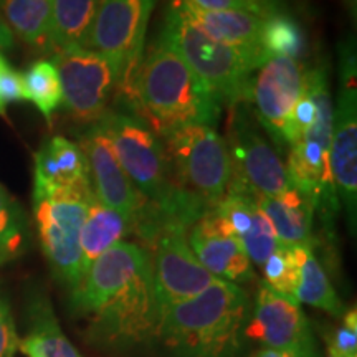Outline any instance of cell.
<instances>
[{
  "label": "cell",
  "mask_w": 357,
  "mask_h": 357,
  "mask_svg": "<svg viewBox=\"0 0 357 357\" xmlns=\"http://www.w3.org/2000/svg\"><path fill=\"white\" fill-rule=\"evenodd\" d=\"M71 301L102 341L139 342L155 336L160 316L151 253L131 242L116 243L88 268Z\"/></svg>",
  "instance_id": "1"
},
{
  "label": "cell",
  "mask_w": 357,
  "mask_h": 357,
  "mask_svg": "<svg viewBox=\"0 0 357 357\" xmlns=\"http://www.w3.org/2000/svg\"><path fill=\"white\" fill-rule=\"evenodd\" d=\"M124 95L159 137L190 124L215 128L220 119L222 102L160 38L142 53Z\"/></svg>",
  "instance_id": "2"
},
{
  "label": "cell",
  "mask_w": 357,
  "mask_h": 357,
  "mask_svg": "<svg viewBox=\"0 0 357 357\" xmlns=\"http://www.w3.org/2000/svg\"><path fill=\"white\" fill-rule=\"evenodd\" d=\"M113 146L129 181L153 204L160 218L190 227L208 207L176 184L164 142L137 116L106 111L96 121Z\"/></svg>",
  "instance_id": "3"
},
{
  "label": "cell",
  "mask_w": 357,
  "mask_h": 357,
  "mask_svg": "<svg viewBox=\"0 0 357 357\" xmlns=\"http://www.w3.org/2000/svg\"><path fill=\"white\" fill-rule=\"evenodd\" d=\"M238 284L217 278L204 291L160 314L158 333L167 347L187 357H227L236 351L248 312Z\"/></svg>",
  "instance_id": "4"
},
{
  "label": "cell",
  "mask_w": 357,
  "mask_h": 357,
  "mask_svg": "<svg viewBox=\"0 0 357 357\" xmlns=\"http://www.w3.org/2000/svg\"><path fill=\"white\" fill-rule=\"evenodd\" d=\"M159 38L182 56L218 101L230 106L248 101L250 79L258 68L255 61L207 37L172 6Z\"/></svg>",
  "instance_id": "5"
},
{
  "label": "cell",
  "mask_w": 357,
  "mask_h": 357,
  "mask_svg": "<svg viewBox=\"0 0 357 357\" xmlns=\"http://www.w3.org/2000/svg\"><path fill=\"white\" fill-rule=\"evenodd\" d=\"M164 139L176 184L212 208L229 190L231 162L227 142L212 126L190 124Z\"/></svg>",
  "instance_id": "6"
},
{
  "label": "cell",
  "mask_w": 357,
  "mask_h": 357,
  "mask_svg": "<svg viewBox=\"0 0 357 357\" xmlns=\"http://www.w3.org/2000/svg\"><path fill=\"white\" fill-rule=\"evenodd\" d=\"M93 195V187L33 192V213L43 253L71 291L83 280L79 235Z\"/></svg>",
  "instance_id": "7"
},
{
  "label": "cell",
  "mask_w": 357,
  "mask_h": 357,
  "mask_svg": "<svg viewBox=\"0 0 357 357\" xmlns=\"http://www.w3.org/2000/svg\"><path fill=\"white\" fill-rule=\"evenodd\" d=\"M306 78L318 105V116L314 124L289 147L288 176L291 184L314 202L316 208L319 204L336 208V205L339 207V199L334 190L329 167L334 108L328 75L324 68L318 66L306 70Z\"/></svg>",
  "instance_id": "8"
},
{
  "label": "cell",
  "mask_w": 357,
  "mask_h": 357,
  "mask_svg": "<svg viewBox=\"0 0 357 357\" xmlns=\"http://www.w3.org/2000/svg\"><path fill=\"white\" fill-rule=\"evenodd\" d=\"M231 181L257 197H271L291 189L288 169L270 136L258 123L248 101L231 106L227 128Z\"/></svg>",
  "instance_id": "9"
},
{
  "label": "cell",
  "mask_w": 357,
  "mask_h": 357,
  "mask_svg": "<svg viewBox=\"0 0 357 357\" xmlns=\"http://www.w3.org/2000/svg\"><path fill=\"white\" fill-rule=\"evenodd\" d=\"M155 0H101L84 48L101 53L116 66L126 91L142 53Z\"/></svg>",
  "instance_id": "10"
},
{
  "label": "cell",
  "mask_w": 357,
  "mask_h": 357,
  "mask_svg": "<svg viewBox=\"0 0 357 357\" xmlns=\"http://www.w3.org/2000/svg\"><path fill=\"white\" fill-rule=\"evenodd\" d=\"M187 229L181 222L160 220L147 242L154 248L151 261L159 316L176 303L204 291L217 280L192 252Z\"/></svg>",
  "instance_id": "11"
},
{
  "label": "cell",
  "mask_w": 357,
  "mask_h": 357,
  "mask_svg": "<svg viewBox=\"0 0 357 357\" xmlns=\"http://www.w3.org/2000/svg\"><path fill=\"white\" fill-rule=\"evenodd\" d=\"M63 93V105L75 119L96 123L108 111L109 98L121 84L118 70L101 53L78 47L53 56Z\"/></svg>",
  "instance_id": "12"
},
{
  "label": "cell",
  "mask_w": 357,
  "mask_h": 357,
  "mask_svg": "<svg viewBox=\"0 0 357 357\" xmlns=\"http://www.w3.org/2000/svg\"><path fill=\"white\" fill-rule=\"evenodd\" d=\"M305 77L306 70L294 58L268 56L250 79V106L278 147L288 146L289 118L305 89Z\"/></svg>",
  "instance_id": "13"
},
{
  "label": "cell",
  "mask_w": 357,
  "mask_h": 357,
  "mask_svg": "<svg viewBox=\"0 0 357 357\" xmlns=\"http://www.w3.org/2000/svg\"><path fill=\"white\" fill-rule=\"evenodd\" d=\"M333 185L337 199L354 217L357 205V84L354 47L342 48L341 89L333 118L331 154Z\"/></svg>",
  "instance_id": "14"
},
{
  "label": "cell",
  "mask_w": 357,
  "mask_h": 357,
  "mask_svg": "<svg viewBox=\"0 0 357 357\" xmlns=\"http://www.w3.org/2000/svg\"><path fill=\"white\" fill-rule=\"evenodd\" d=\"M79 146L86 155L95 197L106 207L126 217L131 222L132 231H136L153 215L154 205L147 202L129 181L100 124L95 123L89 128Z\"/></svg>",
  "instance_id": "15"
},
{
  "label": "cell",
  "mask_w": 357,
  "mask_h": 357,
  "mask_svg": "<svg viewBox=\"0 0 357 357\" xmlns=\"http://www.w3.org/2000/svg\"><path fill=\"white\" fill-rule=\"evenodd\" d=\"M245 336L260 341L265 349L287 352L293 357H312L310 324L300 303L261 283L255 310L245 328Z\"/></svg>",
  "instance_id": "16"
},
{
  "label": "cell",
  "mask_w": 357,
  "mask_h": 357,
  "mask_svg": "<svg viewBox=\"0 0 357 357\" xmlns=\"http://www.w3.org/2000/svg\"><path fill=\"white\" fill-rule=\"evenodd\" d=\"M187 240L197 257L215 278L230 283H248L255 278L253 265L242 242L223 225L213 208L205 211L187 229Z\"/></svg>",
  "instance_id": "17"
},
{
  "label": "cell",
  "mask_w": 357,
  "mask_h": 357,
  "mask_svg": "<svg viewBox=\"0 0 357 357\" xmlns=\"http://www.w3.org/2000/svg\"><path fill=\"white\" fill-rule=\"evenodd\" d=\"M171 6L207 37L240 52L258 66L268 58L261 45L265 15L247 10H202L182 0H172Z\"/></svg>",
  "instance_id": "18"
},
{
  "label": "cell",
  "mask_w": 357,
  "mask_h": 357,
  "mask_svg": "<svg viewBox=\"0 0 357 357\" xmlns=\"http://www.w3.org/2000/svg\"><path fill=\"white\" fill-rule=\"evenodd\" d=\"M33 192L89 189L88 160L82 146L63 136L43 141L33 158Z\"/></svg>",
  "instance_id": "19"
},
{
  "label": "cell",
  "mask_w": 357,
  "mask_h": 357,
  "mask_svg": "<svg viewBox=\"0 0 357 357\" xmlns=\"http://www.w3.org/2000/svg\"><path fill=\"white\" fill-rule=\"evenodd\" d=\"M257 204L270 220L281 245H311L312 213L316 205L306 194L293 185L278 195L257 197Z\"/></svg>",
  "instance_id": "20"
},
{
  "label": "cell",
  "mask_w": 357,
  "mask_h": 357,
  "mask_svg": "<svg viewBox=\"0 0 357 357\" xmlns=\"http://www.w3.org/2000/svg\"><path fill=\"white\" fill-rule=\"evenodd\" d=\"M129 231H132L131 222L121 213L106 207L93 195L83 223L82 235H79L83 276L88 268L93 265V261L98 260L116 243L123 242V236H126Z\"/></svg>",
  "instance_id": "21"
},
{
  "label": "cell",
  "mask_w": 357,
  "mask_h": 357,
  "mask_svg": "<svg viewBox=\"0 0 357 357\" xmlns=\"http://www.w3.org/2000/svg\"><path fill=\"white\" fill-rule=\"evenodd\" d=\"M101 0H52L50 48L56 52L83 47Z\"/></svg>",
  "instance_id": "22"
},
{
  "label": "cell",
  "mask_w": 357,
  "mask_h": 357,
  "mask_svg": "<svg viewBox=\"0 0 357 357\" xmlns=\"http://www.w3.org/2000/svg\"><path fill=\"white\" fill-rule=\"evenodd\" d=\"M291 252L298 265V284L294 289V300L318 307L333 316H341L344 307L312 252L311 245L291 247Z\"/></svg>",
  "instance_id": "23"
},
{
  "label": "cell",
  "mask_w": 357,
  "mask_h": 357,
  "mask_svg": "<svg viewBox=\"0 0 357 357\" xmlns=\"http://www.w3.org/2000/svg\"><path fill=\"white\" fill-rule=\"evenodd\" d=\"M29 357H82L61 331L48 301L37 300L30 307V331L20 341Z\"/></svg>",
  "instance_id": "24"
},
{
  "label": "cell",
  "mask_w": 357,
  "mask_h": 357,
  "mask_svg": "<svg viewBox=\"0 0 357 357\" xmlns=\"http://www.w3.org/2000/svg\"><path fill=\"white\" fill-rule=\"evenodd\" d=\"M0 10L13 35L32 47L50 48L52 0H0Z\"/></svg>",
  "instance_id": "25"
},
{
  "label": "cell",
  "mask_w": 357,
  "mask_h": 357,
  "mask_svg": "<svg viewBox=\"0 0 357 357\" xmlns=\"http://www.w3.org/2000/svg\"><path fill=\"white\" fill-rule=\"evenodd\" d=\"M261 45L268 56H289L298 60L306 48L301 25L276 6L263 20Z\"/></svg>",
  "instance_id": "26"
},
{
  "label": "cell",
  "mask_w": 357,
  "mask_h": 357,
  "mask_svg": "<svg viewBox=\"0 0 357 357\" xmlns=\"http://www.w3.org/2000/svg\"><path fill=\"white\" fill-rule=\"evenodd\" d=\"M26 100L37 106L48 123L52 116L63 105V93L56 66L50 60H40L24 73Z\"/></svg>",
  "instance_id": "27"
},
{
  "label": "cell",
  "mask_w": 357,
  "mask_h": 357,
  "mask_svg": "<svg viewBox=\"0 0 357 357\" xmlns=\"http://www.w3.org/2000/svg\"><path fill=\"white\" fill-rule=\"evenodd\" d=\"M29 238L25 212L0 185V265L15 260L25 252Z\"/></svg>",
  "instance_id": "28"
},
{
  "label": "cell",
  "mask_w": 357,
  "mask_h": 357,
  "mask_svg": "<svg viewBox=\"0 0 357 357\" xmlns=\"http://www.w3.org/2000/svg\"><path fill=\"white\" fill-rule=\"evenodd\" d=\"M263 275L265 281L273 291L284 294V296L294 298V289L298 284V265L294 260L291 247L280 245L278 248L268 257V260L263 263Z\"/></svg>",
  "instance_id": "29"
},
{
  "label": "cell",
  "mask_w": 357,
  "mask_h": 357,
  "mask_svg": "<svg viewBox=\"0 0 357 357\" xmlns=\"http://www.w3.org/2000/svg\"><path fill=\"white\" fill-rule=\"evenodd\" d=\"M240 242H242L252 265L258 266H263V263L268 260V257L281 245L278 238H276L273 227H271L270 220L261 212L260 207L257 208L255 215H253L252 227H250L247 235Z\"/></svg>",
  "instance_id": "30"
},
{
  "label": "cell",
  "mask_w": 357,
  "mask_h": 357,
  "mask_svg": "<svg viewBox=\"0 0 357 357\" xmlns=\"http://www.w3.org/2000/svg\"><path fill=\"white\" fill-rule=\"evenodd\" d=\"M202 10H247L266 15L276 7L275 0H182Z\"/></svg>",
  "instance_id": "31"
},
{
  "label": "cell",
  "mask_w": 357,
  "mask_h": 357,
  "mask_svg": "<svg viewBox=\"0 0 357 357\" xmlns=\"http://www.w3.org/2000/svg\"><path fill=\"white\" fill-rule=\"evenodd\" d=\"M329 357H357V318L356 310L346 316L329 342Z\"/></svg>",
  "instance_id": "32"
},
{
  "label": "cell",
  "mask_w": 357,
  "mask_h": 357,
  "mask_svg": "<svg viewBox=\"0 0 357 357\" xmlns=\"http://www.w3.org/2000/svg\"><path fill=\"white\" fill-rule=\"evenodd\" d=\"M0 100L6 106L8 102L29 101L25 93L24 75L13 70L2 53H0Z\"/></svg>",
  "instance_id": "33"
},
{
  "label": "cell",
  "mask_w": 357,
  "mask_h": 357,
  "mask_svg": "<svg viewBox=\"0 0 357 357\" xmlns=\"http://www.w3.org/2000/svg\"><path fill=\"white\" fill-rule=\"evenodd\" d=\"M19 344L20 341L17 336L10 306L0 293V357H13Z\"/></svg>",
  "instance_id": "34"
},
{
  "label": "cell",
  "mask_w": 357,
  "mask_h": 357,
  "mask_svg": "<svg viewBox=\"0 0 357 357\" xmlns=\"http://www.w3.org/2000/svg\"><path fill=\"white\" fill-rule=\"evenodd\" d=\"M13 47V33L8 29L6 19H3L2 10H0V50H8Z\"/></svg>",
  "instance_id": "35"
},
{
  "label": "cell",
  "mask_w": 357,
  "mask_h": 357,
  "mask_svg": "<svg viewBox=\"0 0 357 357\" xmlns=\"http://www.w3.org/2000/svg\"><path fill=\"white\" fill-rule=\"evenodd\" d=\"M257 357H293V356L287 354V352L275 351V349H263Z\"/></svg>",
  "instance_id": "36"
},
{
  "label": "cell",
  "mask_w": 357,
  "mask_h": 357,
  "mask_svg": "<svg viewBox=\"0 0 357 357\" xmlns=\"http://www.w3.org/2000/svg\"><path fill=\"white\" fill-rule=\"evenodd\" d=\"M346 6L349 8V12L352 13V17L356 19V10H357V0H346Z\"/></svg>",
  "instance_id": "37"
},
{
  "label": "cell",
  "mask_w": 357,
  "mask_h": 357,
  "mask_svg": "<svg viewBox=\"0 0 357 357\" xmlns=\"http://www.w3.org/2000/svg\"><path fill=\"white\" fill-rule=\"evenodd\" d=\"M6 114V105H3L2 100H0V116Z\"/></svg>",
  "instance_id": "38"
}]
</instances>
